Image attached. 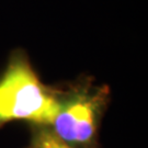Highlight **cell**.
I'll list each match as a JSON object with an SVG mask.
<instances>
[{
    "instance_id": "6da1fadb",
    "label": "cell",
    "mask_w": 148,
    "mask_h": 148,
    "mask_svg": "<svg viewBox=\"0 0 148 148\" xmlns=\"http://www.w3.org/2000/svg\"><path fill=\"white\" fill-rule=\"evenodd\" d=\"M59 111V90L43 85L22 51L12 54L0 78V126L23 120L51 126Z\"/></svg>"
},
{
    "instance_id": "7a4b0ae2",
    "label": "cell",
    "mask_w": 148,
    "mask_h": 148,
    "mask_svg": "<svg viewBox=\"0 0 148 148\" xmlns=\"http://www.w3.org/2000/svg\"><path fill=\"white\" fill-rule=\"evenodd\" d=\"M110 90L82 80L66 91L59 90V111L52 123L53 133L74 147L86 148L95 142Z\"/></svg>"
},
{
    "instance_id": "3957f363",
    "label": "cell",
    "mask_w": 148,
    "mask_h": 148,
    "mask_svg": "<svg viewBox=\"0 0 148 148\" xmlns=\"http://www.w3.org/2000/svg\"><path fill=\"white\" fill-rule=\"evenodd\" d=\"M31 148H78L59 139L48 126H40L33 134Z\"/></svg>"
}]
</instances>
